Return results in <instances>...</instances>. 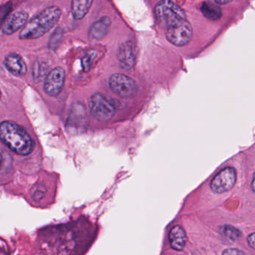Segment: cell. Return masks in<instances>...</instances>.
<instances>
[{"mask_svg": "<svg viewBox=\"0 0 255 255\" xmlns=\"http://www.w3.org/2000/svg\"><path fill=\"white\" fill-rule=\"evenodd\" d=\"M61 14V9L57 6L46 7L25 23L19 33V39L32 40L42 37L55 26Z\"/></svg>", "mask_w": 255, "mask_h": 255, "instance_id": "cell-1", "label": "cell"}, {"mask_svg": "<svg viewBox=\"0 0 255 255\" xmlns=\"http://www.w3.org/2000/svg\"><path fill=\"white\" fill-rule=\"evenodd\" d=\"M0 139L11 151L19 155H28L34 148V142L26 130L11 121L0 124Z\"/></svg>", "mask_w": 255, "mask_h": 255, "instance_id": "cell-2", "label": "cell"}, {"mask_svg": "<svg viewBox=\"0 0 255 255\" xmlns=\"http://www.w3.org/2000/svg\"><path fill=\"white\" fill-rule=\"evenodd\" d=\"M156 17L160 25L168 28L187 19L185 11L172 0H161L154 9Z\"/></svg>", "mask_w": 255, "mask_h": 255, "instance_id": "cell-3", "label": "cell"}, {"mask_svg": "<svg viewBox=\"0 0 255 255\" xmlns=\"http://www.w3.org/2000/svg\"><path fill=\"white\" fill-rule=\"evenodd\" d=\"M89 109L94 119L106 122L115 115L116 107L112 100L100 93L91 96L89 100Z\"/></svg>", "mask_w": 255, "mask_h": 255, "instance_id": "cell-4", "label": "cell"}, {"mask_svg": "<svg viewBox=\"0 0 255 255\" xmlns=\"http://www.w3.org/2000/svg\"><path fill=\"white\" fill-rule=\"evenodd\" d=\"M193 33L191 24L186 19L166 28V36L167 40L175 46H184L191 40Z\"/></svg>", "mask_w": 255, "mask_h": 255, "instance_id": "cell-5", "label": "cell"}, {"mask_svg": "<svg viewBox=\"0 0 255 255\" xmlns=\"http://www.w3.org/2000/svg\"><path fill=\"white\" fill-rule=\"evenodd\" d=\"M110 89L123 98L133 97L136 93V84L131 78L121 73L112 75L109 80Z\"/></svg>", "mask_w": 255, "mask_h": 255, "instance_id": "cell-6", "label": "cell"}, {"mask_svg": "<svg viewBox=\"0 0 255 255\" xmlns=\"http://www.w3.org/2000/svg\"><path fill=\"white\" fill-rule=\"evenodd\" d=\"M237 172L233 167H226L217 174L211 183V188L215 193H223L229 191L236 184Z\"/></svg>", "mask_w": 255, "mask_h": 255, "instance_id": "cell-7", "label": "cell"}, {"mask_svg": "<svg viewBox=\"0 0 255 255\" xmlns=\"http://www.w3.org/2000/svg\"><path fill=\"white\" fill-rule=\"evenodd\" d=\"M65 79V71L56 67L49 72L44 82V91L50 97H57L62 91Z\"/></svg>", "mask_w": 255, "mask_h": 255, "instance_id": "cell-8", "label": "cell"}, {"mask_svg": "<svg viewBox=\"0 0 255 255\" xmlns=\"http://www.w3.org/2000/svg\"><path fill=\"white\" fill-rule=\"evenodd\" d=\"M28 14L26 11H16L8 15L1 24V31L6 35H10L20 29L26 23Z\"/></svg>", "mask_w": 255, "mask_h": 255, "instance_id": "cell-9", "label": "cell"}, {"mask_svg": "<svg viewBox=\"0 0 255 255\" xmlns=\"http://www.w3.org/2000/svg\"><path fill=\"white\" fill-rule=\"evenodd\" d=\"M112 21L109 16H103L94 22L88 31V37L91 40H100L106 37L110 28Z\"/></svg>", "mask_w": 255, "mask_h": 255, "instance_id": "cell-10", "label": "cell"}, {"mask_svg": "<svg viewBox=\"0 0 255 255\" xmlns=\"http://www.w3.org/2000/svg\"><path fill=\"white\" fill-rule=\"evenodd\" d=\"M118 60L120 65L125 70H130L136 63V55L131 43H124L118 50Z\"/></svg>", "mask_w": 255, "mask_h": 255, "instance_id": "cell-11", "label": "cell"}, {"mask_svg": "<svg viewBox=\"0 0 255 255\" xmlns=\"http://www.w3.org/2000/svg\"><path fill=\"white\" fill-rule=\"evenodd\" d=\"M4 65L9 72L17 76H23L26 73L27 67L20 55L11 53L4 59Z\"/></svg>", "mask_w": 255, "mask_h": 255, "instance_id": "cell-12", "label": "cell"}, {"mask_svg": "<svg viewBox=\"0 0 255 255\" xmlns=\"http://www.w3.org/2000/svg\"><path fill=\"white\" fill-rule=\"evenodd\" d=\"M169 240L171 247L173 250L182 251L185 248L187 242L185 231L181 226H174L169 232Z\"/></svg>", "mask_w": 255, "mask_h": 255, "instance_id": "cell-13", "label": "cell"}, {"mask_svg": "<svg viewBox=\"0 0 255 255\" xmlns=\"http://www.w3.org/2000/svg\"><path fill=\"white\" fill-rule=\"evenodd\" d=\"M85 109L81 105H75L72 109L70 116L67 120V128H78V127H83L85 122Z\"/></svg>", "mask_w": 255, "mask_h": 255, "instance_id": "cell-14", "label": "cell"}, {"mask_svg": "<svg viewBox=\"0 0 255 255\" xmlns=\"http://www.w3.org/2000/svg\"><path fill=\"white\" fill-rule=\"evenodd\" d=\"M93 0H72L71 12L76 20L82 19L91 8Z\"/></svg>", "mask_w": 255, "mask_h": 255, "instance_id": "cell-15", "label": "cell"}, {"mask_svg": "<svg viewBox=\"0 0 255 255\" xmlns=\"http://www.w3.org/2000/svg\"><path fill=\"white\" fill-rule=\"evenodd\" d=\"M201 10L203 14L211 20H217L222 16V10L220 6L211 2L205 1L201 6Z\"/></svg>", "mask_w": 255, "mask_h": 255, "instance_id": "cell-16", "label": "cell"}, {"mask_svg": "<svg viewBox=\"0 0 255 255\" xmlns=\"http://www.w3.org/2000/svg\"><path fill=\"white\" fill-rule=\"evenodd\" d=\"M220 233L231 241H236L241 236V232L236 228L231 226H224L220 229Z\"/></svg>", "mask_w": 255, "mask_h": 255, "instance_id": "cell-17", "label": "cell"}, {"mask_svg": "<svg viewBox=\"0 0 255 255\" xmlns=\"http://www.w3.org/2000/svg\"><path fill=\"white\" fill-rule=\"evenodd\" d=\"M46 65L44 64H38V63H35V65L34 67V78L35 81L40 82V79L45 76L46 73Z\"/></svg>", "mask_w": 255, "mask_h": 255, "instance_id": "cell-18", "label": "cell"}, {"mask_svg": "<svg viewBox=\"0 0 255 255\" xmlns=\"http://www.w3.org/2000/svg\"><path fill=\"white\" fill-rule=\"evenodd\" d=\"M46 188H45L44 186L37 184L32 190V197L36 201L40 200L46 194Z\"/></svg>", "mask_w": 255, "mask_h": 255, "instance_id": "cell-19", "label": "cell"}, {"mask_svg": "<svg viewBox=\"0 0 255 255\" xmlns=\"http://www.w3.org/2000/svg\"><path fill=\"white\" fill-rule=\"evenodd\" d=\"M61 36H62V32L60 28H57L56 31H54L51 37L50 42H49V47L51 49H55V46L59 43L61 40Z\"/></svg>", "mask_w": 255, "mask_h": 255, "instance_id": "cell-20", "label": "cell"}, {"mask_svg": "<svg viewBox=\"0 0 255 255\" xmlns=\"http://www.w3.org/2000/svg\"><path fill=\"white\" fill-rule=\"evenodd\" d=\"M92 54H89V55H86L84 57L82 60V68H83L84 71L88 72L90 70L91 67V64H92L93 60Z\"/></svg>", "mask_w": 255, "mask_h": 255, "instance_id": "cell-21", "label": "cell"}, {"mask_svg": "<svg viewBox=\"0 0 255 255\" xmlns=\"http://www.w3.org/2000/svg\"><path fill=\"white\" fill-rule=\"evenodd\" d=\"M10 6L7 4H4L2 7H0V25L3 23L5 19L6 15H7L8 10H10Z\"/></svg>", "mask_w": 255, "mask_h": 255, "instance_id": "cell-22", "label": "cell"}, {"mask_svg": "<svg viewBox=\"0 0 255 255\" xmlns=\"http://www.w3.org/2000/svg\"><path fill=\"white\" fill-rule=\"evenodd\" d=\"M223 255H246V254L237 249H229L223 252Z\"/></svg>", "mask_w": 255, "mask_h": 255, "instance_id": "cell-23", "label": "cell"}, {"mask_svg": "<svg viewBox=\"0 0 255 255\" xmlns=\"http://www.w3.org/2000/svg\"><path fill=\"white\" fill-rule=\"evenodd\" d=\"M249 245L253 250H255V233H252L247 238Z\"/></svg>", "mask_w": 255, "mask_h": 255, "instance_id": "cell-24", "label": "cell"}, {"mask_svg": "<svg viewBox=\"0 0 255 255\" xmlns=\"http://www.w3.org/2000/svg\"><path fill=\"white\" fill-rule=\"evenodd\" d=\"M216 2L220 4H228V3L231 2L232 0H215Z\"/></svg>", "mask_w": 255, "mask_h": 255, "instance_id": "cell-25", "label": "cell"}, {"mask_svg": "<svg viewBox=\"0 0 255 255\" xmlns=\"http://www.w3.org/2000/svg\"><path fill=\"white\" fill-rule=\"evenodd\" d=\"M254 182H255V179H254V176H253V182H252V188H253V191H255Z\"/></svg>", "mask_w": 255, "mask_h": 255, "instance_id": "cell-26", "label": "cell"}, {"mask_svg": "<svg viewBox=\"0 0 255 255\" xmlns=\"http://www.w3.org/2000/svg\"><path fill=\"white\" fill-rule=\"evenodd\" d=\"M1 163H2V156H1V153H0V166H1Z\"/></svg>", "mask_w": 255, "mask_h": 255, "instance_id": "cell-27", "label": "cell"}, {"mask_svg": "<svg viewBox=\"0 0 255 255\" xmlns=\"http://www.w3.org/2000/svg\"><path fill=\"white\" fill-rule=\"evenodd\" d=\"M1 91H0V99H1Z\"/></svg>", "mask_w": 255, "mask_h": 255, "instance_id": "cell-28", "label": "cell"}]
</instances>
